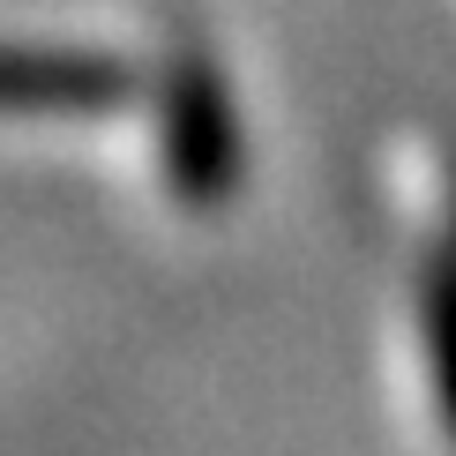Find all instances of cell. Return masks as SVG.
Segmentation results:
<instances>
[{"label":"cell","mask_w":456,"mask_h":456,"mask_svg":"<svg viewBox=\"0 0 456 456\" xmlns=\"http://www.w3.org/2000/svg\"><path fill=\"white\" fill-rule=\"evenodd\" d=\"M165 180L187 210H217L240 187V120L210 61H180L165 90Z\"/></svg>","instance_id":"obj_1"},{"label":"cell","mask_w":456,"mask_h":456,"mask_svg":"<svg viewBox=\"0 0 456 456\" xmlns=\"http://www.w3.org/2000/svg\"><path fill=\"white\" fill-rule=\"evenodd\" d=\"M427 345H434V396H442L456 427V277H442L427 292Z\"/></svg>","instance_id":"obj_2"}]
</instances>
